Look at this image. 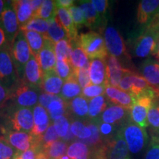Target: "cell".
Here are the masks:
<instances>
[{"label": "cell", "mask_w": 159, "mask_h": 159, "mask_svg": "<svg viewBox=\"0 0 159 159\" xmlns=\"http://www.w3.org/2000/svg\"><path fill=\"white\" fill-rule=\"evenodd\" d=\"M56 19L62 25L69 36V41H75L77 39L80 35L77 32V27L75 25L74 21L71 19L69 10L64 8H60L57 10Z\"/></svg>", "instance_id": "cell-23"}, {"label": "cell", "mask_w": 159, "mask_h": 159, "mask_svg": "<svg viewBox=\"0 0 159 159\" xmlns=\"http://www.w3.org/2000/svg\"><path fill=\"white\" fill-rule=\"evenodd\" d=\"M119 130L128 145V150L133 154H138L144 150L148 141V136L144 128L130 120H126L119 126Z\"/></svg>", "instance_id": "cell-1"}, {"label": "cell", "mask_w": 159, "mask_h": 159, "mask_svg": "<svg viewBox=\"0 0 159 159\" xmlns=\"http://www.w3.org/2000/svg\"><path fill=\"white\" fill-rule=\"evenodd\" d=\"M5 2H6V1H2V0H0V18H1V16H2V14L4 9H5Z\"/></svg>", "instance_id": "cell-56"}, {"label": "cell", "mask_w": 159, "mask_h": 159, "mask_svg": "<svg viewBox=\"0 0 159 159\" xmlns=\"http://www.w3.org/2000/svg\"><path fill=\"white\" fill-rule=\"evenodd\" d=\"M49 21L41 19L33 18L30 21H29L26 25L20 27V30L25 31H34L41 34L46 35L48 31L49 27Z\"/></svg>", "instance_id": "cell-32"}, {"label": "cell", "mask_w": 159, "mask_h": 159, "mask_svg": "<svg viewBox=\"0 0 159 159\" xmlns=\"http://www.w3.org/2000/svg\"><path fill=\"white\" fill-rule=\"evenodd\" d=\"M55 4L57 9L64 8L68 10L71 6L74 5L75 1L73 0H57V1H55Z\"/></svg>", "instance_id": "cell-51"}, {"label": "cell", "mask_w": 159, "mask_h": 159, "mask_svg": "<svg viewBox=\"0 0 159 159\" xmlns=\"http://www.w3.org/2000/svg\"><path fill=\"white\" fill-rule=\"evenodd\" d=\"M89 101L82 96L77 97L66 102V116L73 120H85L89 119Z\"/></svg>", "instance_id": "cell-15"}, {"label": "cell", "mask_w": 159, "mask_h": 159, "mask_svg": "<svg viewBox=\"0 0 159 159\" xmlns=\"http://www.w3.org/2000/svg\"><path fill=\"white\" fill-rule=\"evenodd\" d=\"M64 81L58 76L55 69L43 73L41 91L49 94L59 96Z\"/></svg>", "instance_id": "cell-20"}, {"label": "cell", "mask_w": 159, "mask_h": 159, "mask_svg": "<svg viewBox=\"0 0 159 159\" xmlns=\"http://www.w3.org/2000/svg\"><path fill=\"white\" fill-rule=\"evenodd\" d=\"M70 43L72 47V52H71L69 63L72 68L74 69H89L90 66L89 58L80 45L79 38L75 41H71Z\"/></svg>", "instance_id": "cell-22"}, {"label": "cell", "mask_w": 159, "mask_h": 159, "mask_svg": "<svg viewBox=\"0 0 159 159\" xmlns=\"http://www.w3.org/2000/svg\"><path fill=\"white\" fill-rule=\"evenodd\" d=\"M67 143L62 140H57L43 151L49 159H59L61 156H64L67 152Z\"/></svg>", "instance_id": "cell-34"}, {"label": "cell", "mask_w": 159, "mask_h": 159, "mask_svg": "<svg viewBox=\"0 0 159 159\" xmlns=\"http://www.w3.org/2000/svg\"><path fill=\"white\" fill-rule=\"evenodd\" d=\"M148 122L152 131L159 136V102L155 100L148 115Z\"/></svg>", "instance_id": "cell-37"}, {"label": "cell", "mask_w": 159, "mask_h": 159, "mask_svg": "<svg viewBox=\"0 0 159 159\" xmlns=\"http://www.w3.org/2000/svg\"><path fill=\"white\" fill-rule=\"evenodd\" d=\"M130 71V69L122 66L116 57L108 55L106 59V85L118 88L122 77Z\"/></svg>", "instance_id": "cell-12"}, {"label": "cell", "mask_w": 159, "mask_h": 159, "mask_svg": "<svg viewBox=\"0 0 159 159\" xmlns=\"http://www.w3.org/2000/svg\"><path fill=\"white\" fill-rule=\"evenodd\" d=\"M144 159H159V136H153L151 139Z\"/></svg>", "instance_id": "cell-44"}, {"label": "cell", "mask_w": 159, "mask_h": 159, "mask_svg": "<svg viewBox=\"0 0 159 159\" xmlns=\"http://www.w3.org/2000/svg\"><path fill=\"white\" fill-rule=\"evenodd\" d=\"M72 52L71 43L68 39H63L55 44V52L57 61H67L69 62Z\"/></svg>", "instance_id": "cell-33"}, {"label": "cell", "mask_w": 159, "mask_h": 159, "mask_svg": "<svg viewBox=\"0 0 159 159\" xmlns=\"http://www.w3.org/2000/svg\"><path fill=\"white\" fill-rule=\"evenodd\" d=\"M68 10L71 15V19H72L77 27H79L81 25H85L84 13H83V11L78 6L73 5Z\"/></svg>", "instance_id": "cell-46"}, {"label": "cell", "mask_w": 159, "mask_h": 159, "mask_svg": "<svg viewBox=\"0 0 159 159\" xmlns=\"http://www.w3.org/2000/svg\"><path fill=\"white\" fill-rule=\"evenodd\" d=\"M55 43L52 41L46 38L44 46L36 56L38 62L43 73L55 69L57 62L55 52Z\"/></svg>", "instance_id": "cell-16"}, {"label": "cell", "mask_w": 159, "mask_h": 159, "mask_svg": "<svg viewBox=\"0 0 159 159\" xmlns=\"http://www.w3.org/2000/svg\"><path fill=\"white\" fill-rule=\"evenodd\" d=\"M89 75L91 84L106 85V60L93 59L90 62Z\"/></svg>", "instance_id": "cell-21"}, {"label": "cell", "mask_w": 159, "mask_h": 159, "mask_svg": "<svg viewBox=\"0 0 159 159\" xmlns=\"http://www.w3.org/2000/svg\"><path fill=\"white\" fill-rule=\"evenodd\" d=\"M128 119H130V109L120 105H110L103 111L99 119L102 122L120 126Z\"/></svg>", "instance_id": "cell-14"}, {"label": "cell", "mask_w": 159, "mask_h": 159, "mask_svg": "<svg viewBox=\"0 0 159 159\" xmlns=\"http://www.w3.org/2000/svg\"><path fill=\"white\" fill-rule=\"evenodd\" d=\"M21 82L12 58L11 47L0 50V84L13 92Z\"/></svg>", "instance_id": "cell-3"}, {"label": "cell", "mask_w": 159, "mask_h": 159, "mask_svg": "<svg viewBox=\"0 0 159 159\" xmlns=\"http://www.w3.org/2000/svg\"><path fill=\"white\" fill-rule=\"evenodd\" d=\"M17 152H23L36 147V141L30 133L5 131L0 134Z\"/></svg>", "instance_id": "cell-10"}, {"label": "cell", "mask_w": 159, "mask_h": 159, "mask_svg": "<svg viewBox=\"0 0 159 159\" xmlns=\"http://www.w3.org/2000/svg\"><path fill=\"white\" fill-rule=\"evenodd\" d=\"M82 91L83 89L77 82L76 77L74 74L72 77H71L63 83L59 97L66 102H68L73 99L80 97V95L81 96Z\"/></svg>", "instance_id": "cell-25"}, {"label": "cell", "mask_w": 159, "mask_h": 159, "mask_svg": "<svg viewBox=\"0 0 159 159\" xmlns=\"http://www.w3.org/2000/svg\"><path fill=\"white\" fill-rule=\"evenodd\" d=\"M153 55L156 57V58L159 61V34L157 38V43H156V47L155 52L153 53Z\"/></svg>", "instance_id": "cell-54"}, {"label": "cell", "mask_w": 159, "mask_h": 159, "mask_svg": "<svg viewBox=\"0 0 159 159\" xmlns=\"http://www.w3.org/2000/svg\"><path fill=\"white\" fill-rule=\"evenodd\" d=\"M59 159H70V158H69V157L67 156V155H64V156H61Z\"/></svg>", "instance_id": "cell-57"}, {"label": "cell", "mask_w": 159, "mask_h": 159, "mask_svg": "<svg viewBox=\"0 0 159 159\" xmlns=\"http://www.w3.org/2000/svg\"><path fill=\"white\" fill-rule=\"evenodd\" d=\"M45 36L54 43H56L63 39L69 40L68 34L56 18L49 23L48 31Z\"/></svg>", "instance_id": "cell-30"}, {"label": "cell", "mask_w": 159, "mask_h": 159, "mask_svg": "<svg viewBox=\"0 0 159 159\" xmlns=\"http://www.w3.org/2000/svg\"><path fill=\"white\" fill-rule=\"evenodd\" d=\"M105 97L111 105H120L125 108L130 109L134 102V98L129 93L118 88L106 85Z\"/></svg>", "instance_id": "cell-17"}, {"label": "cell", "mask_w": 159, "mask_h": 159, "mask_svg": "<svg viewBox=\"0 0 159 159\" xmlns=\"http://www.w3.org/2000/svg\"><path fill=\"white\" fill-rule=\"evenodd\" d=\"M104 40L109 55L116 57L119 61L130 60V55L127 51L124 40L114 27H108L105 28Z\"/></svg>", "instance_id": "cell-6"}, {"label": "cell", "mask_w": 159, "mask_h": 159, "mask_svg": "<svg viewBox=\"0 0 159 159\" xmlns=\"http://www.w3.org/2000/svg\"><path fill=\"white\" fill-rule=\"evenodd\" d=\"M36 159H49L48 157H47V155L43 151H41V152H39V155H38Z\"/></svg>", "instance_id": "cell-55"}, {"label": "cell", "mask_w": 159, "mask_h": 159, "mask_svg": "<svg viewBox=\"0 0 159 159\" xmlns=\"http://www.w3.org/2000/svg\"><path fill=\"white\" fill-rule=\"evenodd\" d=\"M91 3L99 16L107 22V12L109 7V2L107 0H92Z\"/></svg>", "instance_id": "cell-47"}, {"label": "cell", "mask_w": 159, "mask_h": 159, "mask_svg": "<svg viewBox=\"0 0 159 159\" xmlns=\"http://www.w3.org/2000/svg\"><path fill=\"white\" fill-rule=\"evenodd\" d=\"M43 72L38 62L36 57L32 55L25 66L22 82L33 88L41 90Z\"/></svg>", "instance_id": "cell-13"}, {"label": "cell", "mask_w": 159, "mask_h": 159, "mask_svg": "<svg viewBox=\"0 0 159 159\" xmlns=\"http://www.w3.org/2000/svg\"><path fill=\"white\" fill-rule=\"evenodd\" d=\"M12 91L0 84V108L2 107L6 102H8L11 98Z\"/></svg>", "instance_id": "cell-50"}, {"label": "cell", "mask_w": 159, "mask_h": 159, "mask_svg": "<svg viewBox=\"0 0 159 159\" xmlns=\"http://www.w3.org/2000/svg\"><path fill=\"white\" fill-rule=\"evenodd\" d=\"M47 110L49 113V118L52 121L55 122V120H57L66 115V102L58 96L55 100L50 102Z\"/></svg>", "instance_id": "cell-31"}, {"label": "cell", "mask_w": 159, "mask_h": 159, "mask_svg": "<svg viewBox=\"0 0 159 159\" xmlns=\"http://www.w3.org/2000/svg\"><path fill=\"white\" fill-rule=\"evenodd\" d=\"M105 159H130V151L119 129L112 138L105 142Z\"/></svg>", "instance_id": "cell-9"}, {"label": "cell", "mask_w": 159, "mask_h": 159, "mask_svg": "<svg viewBox=\"0 0 159 159\" xmlns=\"http://www.w3.org/2000/svg\"><path fill=\"white\" fill-rule=\"evenodd\" d=\"M66 155L70 159H90V148L80 141L72 142L68 147Z\"/></svg>", "instance_id": "cell-27"}, {"label": "cell", "mask_w": 159, "mask_h": 159, "mask_svg": "<svg viewBox=\"0 0 159 159\" xmlns=\"http://www.w3.org/2000/svg\"><path fill=\"white\" fill-rule=\"evenodd\" d=\"M55 70L64 82L75 74L74 69L72 68L70 63L67 61H57Z\"/></svg>", "instance_id": "cell-36"}, {"label": "cell", "mask_w": 159, "mask_h": 159, "mask_svg": "<svg viewBox=\"0 0 159 159\" xmlns=\"http://www.w3.org/2000/svg\"><path fill=\"white\" fill-rule=\"evenodd\" d=\"M1 108H2V107H1ZM1 108H0V109H1Z\"/></svg>", "instance_id": "cell-59"}, {"label": "cell", "mask_w": 159, "mask_h": 159, "mask_svg": "<svg viewBox=\"0 0 159 159\" xmlns=\"http://www.w3.org/2000/svg\"><path fill=\"white\" fill-rule=\"evenodd\" d=\"M33 119H34V125H44L50 124V118L48 111L47 109L41 106V105L38 104L33 108Z\"/></svg>", "instance_id": "cell-38"}, {"label": "cell", "mask_w": 159, "mask_h": 159, "mask_svg": "<svg viewBox=\"0 0 159 159\" xmlns=\"http://www.w3.org/2000/svg\"><path fill=\"white\" fill-rule=\"evenodd\" d=\"M42 91L30 86L21 82L12 92L11 98L8 101L11 104L19 108H34L39 102V98Z\"/></svg>", "instance_id": "cell-5"}, {"label": "cell", "mask_w": 159, "mask_h": 159, "mask_svg": "<svg viewBox=\"0 0 159 159\" xmlns=\"http://www.w3.org/2000/svg\"><path fill=\"white\" fill-rule=\"evenodd\" d=\"M105 87H106V85H97L91 84L83 89L81 96L88 100H90L94 97L102 96L105 93Z\"/></svg>", "instance_id": "cell-39"}, {"label": "cell", "mask_w": 159, "mask_h": 159, "mask_svg": "<svg viewBox=\"0 0 159 159\" xmlns=\"http://www.w3.org/2000/svg\"><path fill=\"white\" fill-rule=\"evenodd\" d=\"M140 72L151 87L159 89V62L148 57L141 66Z\"/></svg>", "instance_id": "cell-18"}, {"label": "cell", "mask_w": 159, "mask_h": 159, "mask_svg": "<svg viewBox=\"0 0 159 159\" xmlns=\"http://www.w3.org/2000/svg\"><path fill=\"white\" fill-rule=\"evenodd\" d=\"M108 102L105 95L99 96L89 101L88 120H97L99 119L103 111L108 108Z\"/></svg>", "instance_id": "cell-26"}, {"label": "cell", "mask_w": 159, "mask_h": 159, "mask_svg": "<svg viewBox=\"0 0 159 159\" xmlns=\"http://www.w3.org/2000/svg\"><path fill=\"white\" fill-rule=\"evenodd\" d=\"M94 121H95L97 123V125H98L99 133H100L101 136L102 137L104 142L112 138L116 134L117 131H118V130H116V127H117L116 125L102 122L99 119Z\"/></svg>", "instance_id": "cell-41"}, {"label": "cell", "mask_w": 159, "mask_h": 159, "mask_svg": "<svg viewBox=\"0 0 159 159\" xmlns=\"http://www.w3.org/2000/svg\"><path fill=\"white\" fill-rule=\"evenodd\" d=\"M155 17H157V18H158V19H159V10H158V13H157V14H156V16Z\"/></svg>", "instance_id": "cell-58"}, {"label": "cell", "mask_w": 159, "mask_h": 159, "mask_svg": "<svg viewBox=\"0 0 159 159\" xmlns=\"http://www.w3.org/2000/svg\"><path fill=\"white\" fill-rule=\"evenodd\" d=\"M13 7L16 13L19 27L26 25L33 18V11L30 1L29 0H16L12 1Z\"/></svg>", "instance_id": "cell-24"}, {"label": "cell", "mask_w": 159, "mask_h": 159, "mask_svg": "<svg viewBox=\"0 0 159 159\" xmlns=\"http://www.w3.org/2000/svg\"><path fill=\"white\" fill-rule=\"evenodd\" d=\"M17 151L0 135V159H13Z\"/></svg>", "instance_id": "cell-42"}, {"label": "cell", "mask_w": 159, "mask_h": 159, "mask_svg": "<svg viewBox=\"0 0 159 159\" xmlns=\"http://www.w3.org/2000/svg\"><path fill=\"white\" fill-rule=\"evenodd\" d=\"M159 10V0H142L137 10V21L141 25H148L156 16Z\"/></svg>", "instance_id": "cell-19"}, {"label": "cell", "mask_w": 159, "mask_h": 159, "mask_svg": "<svg viewBox=\"0 0 159 159\" xmlns=\"http://www.w3.org/2000/svg\"><path fill=\"white\" fill-rule=\"evenodd\" d=\"M79 42L81 48L89 59L106 60L108 56L104 38L95 31L80 35Z\"/></svg>", "instance_id": "cell-2"}, {"label": "cell", "mask_w": 159, "mask_h": 159, "mask_svg": "<svg viewBox=\"0 0 159 159\" xmlns=\"http://www.w3.org/2000/svg\"><path fill=\"white\" fill-rule=\"evenodd\" d=\"M70 131L75 137L81 140H86L91 136V130L83 121L72 120L70 125Z\"/></svg>", "instance_id": "cell-35"}, {"label": "cell", "mask_w": 159, "mask_h": 159, "mask_svg": "<svg viewBox=\"0 0 159 159\" xmlns=\"http://www.w3.org/2000/svg\"><path fill=\"white\" fill-rule=\"evenodd\" d=\"M57 97L58 96H57V95L47 94V93H44L42 91L39 96V105H41V106H43V108L47 109L48 105L50 104V102H52L53 100H55Z\"/></svg>", "instance_id": "cell-49"}, {"label": "cell", "mask_w": 159, "mask_h": 159, "mask_svg": "<svg viewBox=\"0 0 159 159\" xmlns=\"http://www.w3.org/2000/svg\"><path fill=\"white\" fill-rule=\"evenodd\" d=\"M59 138L60 137L57 135L56 130H55L54 125H53V124H51L49 125L48 129H47V130L46 131L44 135L43 136L42 143H41L43 151L49 148L53 143L58 140Z\"/></svg>", "instance_id": "cell-43"}, {"label": "cell", "mask_w": 159, "mask_h": 159, "mask_svg": "<svg viewBox=\"0 0 159 159\" xmlns=\"http://www.w3.org/2000/svg\"><path fill=\"white\" fill-rule=\"evenodd\" d=\"M11 56L21 81L23 80L25 66L32 57V52L23 31L20 30L11 47Z\"/></svg>", "instance_id": "cell-4"}, {"label": "cell", "mask_w": 159, "mask_h": 159, "mask_svg": "<svg viewBox=\"0 0 159 159\" xmlns=\"http://www.w3.org/2000/svg\"><path fill=\"white\" fill-rule=\"evenodd\" d=\"M74 70L75 77H76L77 82L81 86V88L83 89L91 84L90 75H89V69L83 68L74 69Z\"/></svg>", "instance_id": "cell-45"}, {"label": "cell", "mask_w": 159, "mask_h": 159, "mask_svg": "<svg viewBox=\"0 0 159 159\" xmlns=\"http://www.w3.org/2000/svg\"><path fill=\"white\" fill-rule=\"evenodd\" d=\"M30 3L32 6V9H33V14H34V13H36V12L41 8L43 1H41V0H32V1H30Z\"/></svg>", "instance_id": "cell-53"}, {"label": "cell", "mask_w": 159, "mask_h": 159, "mask_svg": "<svg viewBox=\"0 0 159 159\" xmlns=\"http://www.w3.org/2000/svg\"><path fill=\"white\" fill-rule=\"evenodd\" d=\"M155 99L148 94H143L134 98V104L130 109V120L144 129L149 127L148 115Z\"/></svg>", "instance_id": "cell-7"}, {"label": "cell", "mask_w": 159, "mask_h": 159, "mask_svg": "<svg viewBox=\"0 0 159 159\" xmlns=\"http://www.w3.org/2000/svg\"><path fill=\"white\" fill-rule=\"evenodd\" d=\"M7 47H11L7 43V39H6L5 33H4L2 29L0 27V50L6 49Z\"/></svg>", "instance_id": "cell-52"}, {"label": "cell", "mask_w": 159, "mask_h": 159, "mask_svg": "<svg viewBox=\"0 0 159 159\" xmlns=\"http://www.w3.org/2000/svg\"><path fill=\"white\" fill-rule=\"evenodd\" d=\"M77 6L82 10L85 19V26L91 31L98 30L99 33L105 31L107 22L99 16L93 6L91 1H78Z\"/></svg>", "instance_id": "cell-11"}, {"label": "cell", "mask_w": 159, "mask_h": 159, "mask_svg": "<svg viewBox=\"0 0 159 159\" xmlns=\"http://www.w3.org/2000/svg\"><path fill=\"white\" fill-rule=\"evenodd\" d=\"M0 27L5 33L7 43L11 47L20 31L17 16L12 1H6L5 9L0 18Z\"/></svg>", "instance_id": "cell-8"}, {"label": "cell", "mask_w": 159, "mask_h": 159, "mask_svg": "<svg viewBox=\"0 0 159 159\" xmlns=\"http://www.w3.org/2000/svg\"><path fill=\"white\" fill-rule=\"evenodd\" d=\"M53 125L58 136L61 139L66 136L70 131V122L69 118L66 115L53 122Z\"/></svg>", "instance_id": "cell-40"}, {"label": "cell", "mask_w": 159, "mask_h": 159, "mask_svg": "<svg viewBox=\"0 0 159 159\" xmlns=\"http://www.w3.org/2000/svg\"><path fill=\"white\" fill-rule=\"evenodd\" d=\"M24 33L30 47L32 54L36 57L44 46L45 35L34 31H25L24 32Z\"/></svg>", "instance_id": "cell-28"}, {"label": "cell", "mask_w": 159, "mask_h": 159, "mask_svg": "<svg viewBox=\"0 0 159 159\" xmlns=\"http://www.w3.org/2000/svg\"><path fill=\"white\" fill-rule=\"evenodd\" d=\"M57 10L55 1L45 0V1H43L41 8L33 14V18L41 19L51 22L56 18Z\"/></svg>", "instance_id": "cell-29"}, {"label": "cell", "mask_w": 159, "mask_h": 159, "mask_svg": "<svg viewBox=\"0 0 159 159\" xmlns=\"http://www.w3.org/2000/svg\"><path fill=\"white\" fill-rule=\"evenodd\" d=\"M41 151H43L41 148L33 147V148L29 149L28 150L25 151V152H17L13 159H36L38 155Z\"/></svg>", "instance_id": "cell-48"}]
</instances>
